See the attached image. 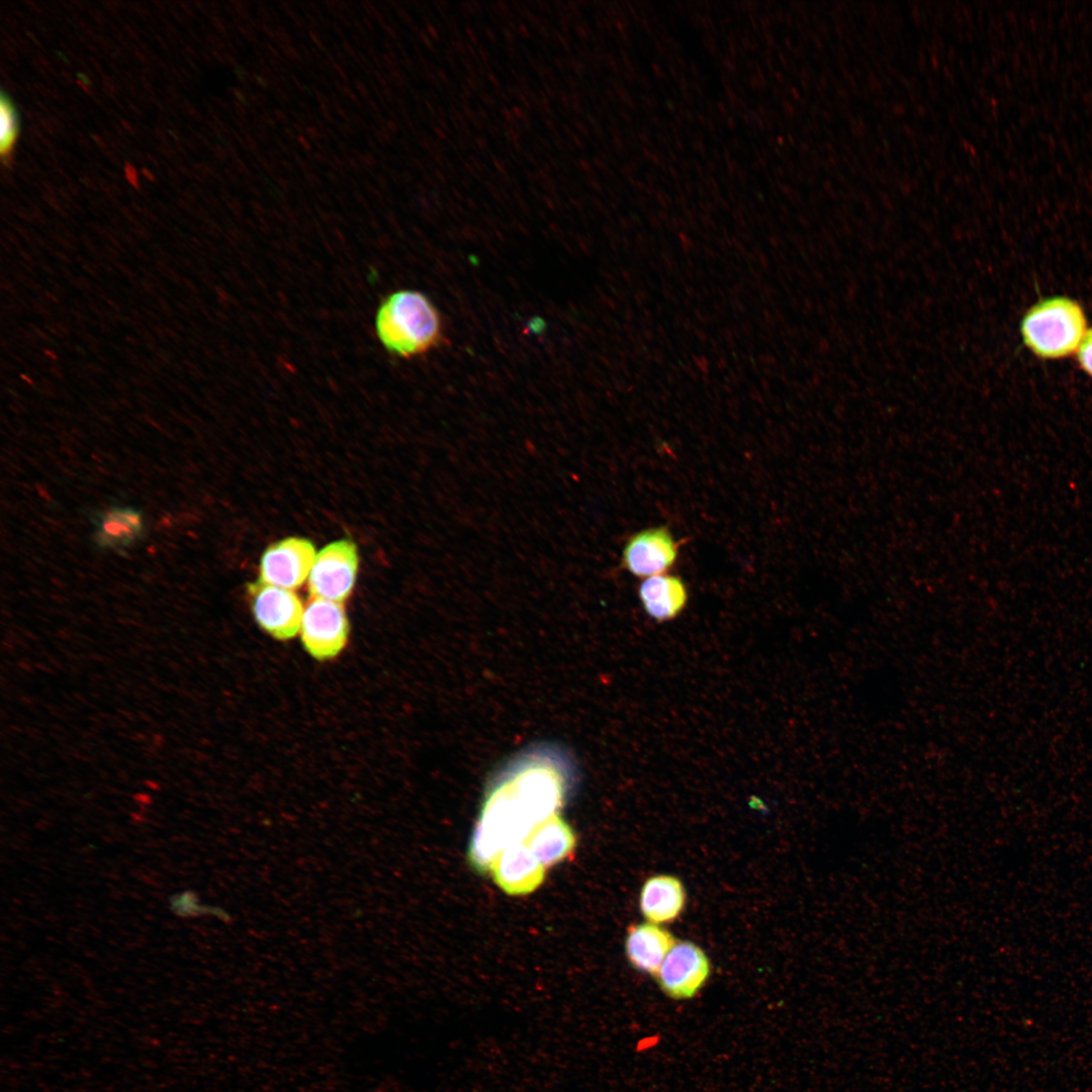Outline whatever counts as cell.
Masks as SVG:
<instances>
[{
  "mask_svg": "<svg viewBox=\"0 0 1092 1092\" xmlns=\"http://www.w3.org/2000/svg\"><path fill=\"white\" fill-rule=\"evenodd\" d=\"M124 170H125V176H126L128 182L130 184H132L133 186H136L138 185V175H136L135 169L131 165L126 164Z\"/></svg>",
  "mask_w": 1092,
  "mask_h": 1092,
  "instance_id": "ac0fdd59",
  "label": "cell"
},
{
  "mask_svg": "<svg viewBox=\"0 0 1092 1092\" xmlns=\"http://www.w3.org/2000/svg\"><path fill=\"white\" fill-rule=\"evenodd\" d=\"M565 757L549 748H533L513 759L486 792L469 844V861L489 872L509 845L525 843L537 826L562 808L570 785Z\"/></svg>",
  "mask_w": 1092,
  "mask_h": 1092,
  "instance_id": "6da1fadb",
  "label": "cell"
},
{
  "mask_svg": "<svg viewBox=\"0 0 1092 1092\" xmlns=\"http://www.w3.org/2000/svg\"><path fill=\"white\" fill-rule=\"evenodd\" d=\"M678 549L679 544L666 527L647 528L627 540L622 566L640 578L663 574L674 565Z\"/></svg>",
  "mask_w": 1092,
  "mask_h": 1092,
  "instance_id": "ba28073f",
  "label": "cell"
},
{
  "mask_svg": "<svg viewBox=\"0 0 1092 1092\" xmlns=\"http://www.w3.org/2000/svg\"><path fill=\"white\" fill-rule=\"evenodd\" d=\"M310 541L289 537L270 545L260 561L259 581L287 589L300 586L315 560Z\"/></svg>",
  "mask_w": 1092,
  "mask_h": 1092,
  "instance_id": "9c48e42d",
  "label": "cell"
},
{
  "mask_svg": "<svg viewBox=\"0 0 1092 1092\" xmlns=\"http://www.w3.org/2000/svg\"><path fill=\"white\" fill-rule=\"evenodd\" d=\"M247 590L253 615L268 634L286 640L300 631L304 609L295 593L259 580L249 583Z\"/></svg>",
  "mask_w": 1092,
  "mask_h": 1092,
  "instance_id": "52a82bcc",
  "label": "cell"
},
{
  "mask_svg": "<svg viewBox=\"0 0 1092 1092\" xmlns=\"http://www.w3.org/2000/svg\"><path fill=\"white\" fill-rule=\"evenodd\" d=\"M299 632L304 648L312 657L327 660L337 656L349 636L343 605L312 598L304 609Z\"/></svg>",
  "mask_w": 1092,
  "mask_h": 1092,
  "instance_id": "8992f818",
  "label": "cell"
},
{
  "mask_svg": "<svg viewBox=\"0 0 1092 1092\" xmlns=\"http://www.w3.org/2000/svg\"><path fill=\"white\" fill-rule=\"evenodd\" d=\"M638 596L645 613L657 622L676 618L686 608L689 598L686 583L673 574L645 578L639 585Z\"/></svg>",
  "mask_w": 1092,
  "mask_h": 1092,
  "instance_id": "4fadbf2b",
  "label": "cell"
},
{
  "mask_svg": "<svg viewBox=\"0 0 1092 1092\" xmlns=\"http://www.w3.org/2000/svg\"><path fill=\"white\" fill-rule=\"evenodd\" d=\"M705 950L691 940H676L654 977L664 995L673 1000L695 997L711 976Z\"/></svg>",
  "mask_w": 1092,
  "mask_h": 1092,
  "instance_id": "5b68a950",
  "label": "cell"
},
{
  "mask_svg": "<svg viewBox=\"0 0 1092 1092\" xmlns=\"http://www.w3.org/2000/svg\"><path fill=\"white\" fill-rule=\"evenodd\" d=\"M525 844L546 868L562 860L573 850L575 836L569 825L556 814L537 826Z\"/></svg>",
  "mask_w": 1092,
  "mask_h": 1092,
  "instance_id": "5bb4252c",
  "label": "cell"
},
{
  "mask_svg": "<svg viewBox=\"0 0 1092 1092\" xmlns=\"http://www.w3.org/2000/svg\"><path fill=\"white\" fill-rule=\"evenodd\" d=\"M143 528V516L138 510L114 507L101 515L95 540L103 548L126 547L138 539Z\"/></svg>",
  "mask_w": 1092,
  "mask_h": 1092,
  "instance_id": "9a60e30c",
  "label": "cell"
},
{
  "mask_svg": "<svg viewBox=\"0 0 1092 1092\" xmlns=\"http://www.w3.org/2000/svg\"><path fill=\"white\" fill-rule=\"evenodd\" d=\"M358 569L357 547L343 539L328 544L315 556L309 573L312 598L344 602L352 593Z\"/></svg>",
  "mask_w": 1092,
  "mask_h": 1092,
  "instance_id": "277c9868",
  "label": "cell"
},
{
  "mask_svg": "<svg viewBox=\"0 0 1092 1092\" xmlns=\"http://www.w3.org/2000/svg\"><path fill=\"white\" fill-rule=\"evenodd\" d=\"M1076 359L1079 367L1092 377V328L1083 337L1076 351Z\"/></svg>",
  "mask_w": 1092,
  "mask_h": 1092,
  "instance_id": "e0dca14e",
  "label": "cell"
},
{
  "mask_svg": "<svg viewBox=\"0 0 1092 1092\" xmlns=\"http://www.w3.org/2000/svg\"><path fill=\"white\" fill-rule=\"evenodd\" d=\"M489 871L496 885L510 895H524L534 891L545 876V867L525 843L506 847Z\"/></svg>",
  "mask_w": 1092,
  "mask_h": 1092,
  "instance_id": "30bf717a",
  "label": "cell"
},
{
  "mask_svg": "<svg viewBox=\"0 0 1092 1092\" xmlns=\"http://www.w3.org/2000/svg\"><path fill=\"white\" fill-rule=\"evenodd\" d=\"M687 905V891L677 877L657 874L647 878L639 893V910L647 922L664 924L676 920Z\"/></svg>",
  "mask_w": 1092,
  "mask_h": 1092,
  "instance_id": "8fae6325",
  "label": "cell"
},
{
  "mask_svg": "<svg viewBox=\"0 0 1092 1092\" xmlns=\"http://www.w3.org/2000/svg\"><path fill=\"white\" fill-rule=\"evenodd\" d=\"M17 134L16 118L9 100L2 95L0 102V154L3 160L11 155Z\"/></svg>",
  "mask_w": 1092,
  "mask_h": 1092,
  "instance_id": "2e32d148",
  "label": "cell"
},
{
  "mask_svg": "<svg viewBox=\"0 0 1092 1092\" xmlns=\"http://www.w3.org/2000/svg\"><path fill=\"white\" fill-rule=\"evenodd\" d=\"M676 940L658 924L647 921L632 924L625 940L627 960L636 971L655 977Z\"/></svg>",
  "mask_w": 1092,
  "mask_h": 1092,
  "instance_id": "7c38bea8",
  "label": "cell"
},
{
  "mask_svg": "<svg viewBox=\"0 0 1092 1092\" xmlns=\"http://www.w3.org/2000/svg\"><path fill=\"white\" fill-rule=\"evenodd\" d=\"M1082 305L1066 296H1053L1034 303L1020 322V335L1036 357L1059 360L1076 353L1087 332Z\"/></svg>",
  "mask_w": 1092,
  "mask_h": 1092,
  "instance_id": "3957f363",
  "label": "cell"
},
{
  "mask_svg": "<svg viewBox=\"0 0 1092 1092\" xmlns=\"http://www.w3.org/2000/svg\"><path fill=\"white\" fill-rule=\"evenodd\" d=\"M374 327L382 347L404 359L425 355L443 340L438 309L418 290H396L383 298L376 310Z\"/></svg>",
  "mask_w": 1092,
  "mask_h": 1092,
  "instance_id": "7a4b0ae2",
  "label": "cell"
}]
</instances>
